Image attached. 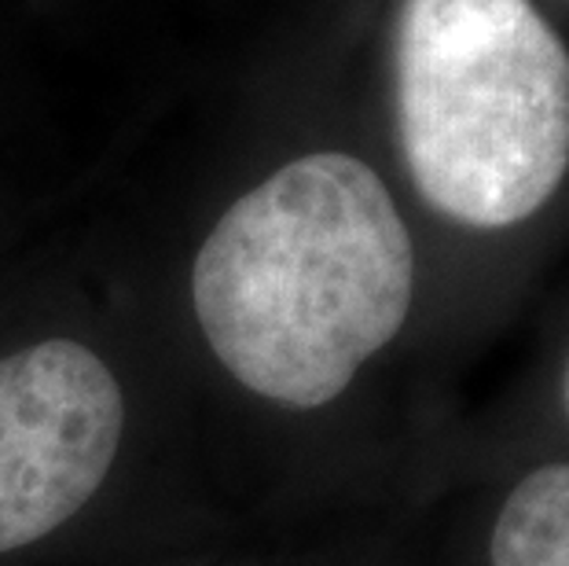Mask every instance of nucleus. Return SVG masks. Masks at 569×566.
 Listing matches in <instances>:
<instances>
[{"label": "nucleus", "mask_w": 569, "mask_h": 566, "mask_svg": "<svg viewBox=\"0 0 569 566\" xmlns=\"http://www.w3.org/2000/svg\"><path fill=\"white\" fill-rule=\"evenodd\" d=\"M411 236L368 162L317 151L236 199L196 258V317L247 390L320 408L401 331Z\"/></svg>", "instance_id": "nucleus-1"}, {"label": "nucleus", "mask_w": 569, "mask_h": 566, "mask_svg": "<svg viewBox=\"0 0 569 566\" xmlns=\"http://www.w3.org/2000/svg\"><path fill=\"white\" fill-rule=\"evenodd\" d=\"M405 166L470 228L532 218L569 170V52L529 0H405L397 27Z\"/></svg>", "instance_id": "nucleus-2"}, {"label": "nucleus", "mask_w": 569, "mask_h": 566, "mask_svg": "<svg viewBox=\"0 0 569 566\" xmlns=\"http://www.w3.org/2000/svg\"><path fill=\"white\" fill-rule=\"evenodd\" d=\"M122 390L92 349L44 339L0 357V556L96 497L122 441Z\"/></svg>", "instance_id": "nucleus-3"}, {"label": "nucleus", "mask_w": 569, "mask_h": 566, "mask_svg": "<svg viewBox=\"0 0 569 566\" xmlns=\"http://www.w3.org/2000/svg\"><path fill=\"white\" fill-rule=\"evenodd\" d=\"M492 566H569V464L529 471L492 526Z\"/></svg>", "instance_id": "nucleus-4"}, {"label": "nucleus", "mask_w": 569, "mask_h": 566, "mask_svg": "<svg viewBox=\"0 0 569 566\" xmlns=\"http://www.w3.org/2000/svg\"><path fill=\"white\" fill-rule=\"evenodd\" d=\"M562 401H566V413H569V365H566V379H562Z\"/></svg>", "instance_id": "nucleus-5"}]
</instances>
